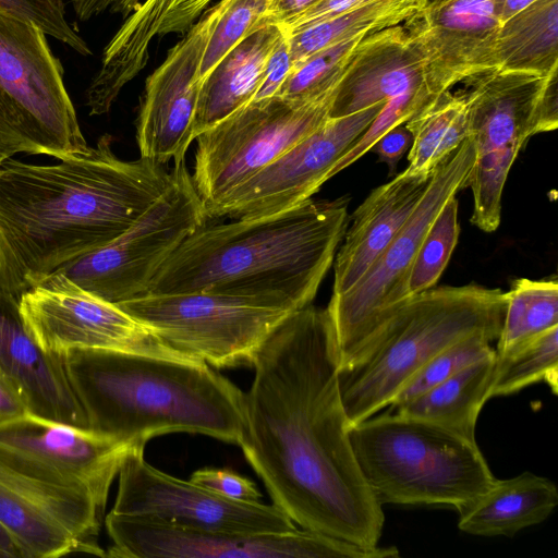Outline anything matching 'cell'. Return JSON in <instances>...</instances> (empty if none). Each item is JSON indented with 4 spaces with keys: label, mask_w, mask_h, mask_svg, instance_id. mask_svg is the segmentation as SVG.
I'll list each match as a JSON object with an SVG mask.
<instances>
[{
    "label": "cell",
    "mask_w": 558,
    "mask_h": 558,
    "mask_svg": "<svg viewBox=\"0 0 558 558\" xmlns=\"http://www.w3.org/2000/svg\"><path fill=\"white\" fill-rule=\"evenodd\" d=\"M413 136L407 177L429 178L437 166L469 136L468 107L462 93L447 90L405 123Z\"/></svg>",
    "instance_id": "29"
},
{
    "label": "cell",
    "mask_w": 558,
    "mask_h": 558,
    "mask_svg": "<svg viewBox=\"0 0 558 558\" xmlns=\"http://www.w3.org/2000/svg\"><path fill=\"white\" fill-rule=\"evenodd\" d=\"M14 154L15 151L0 140V166Z\"/></svg>",
    "instance_id": "47"
},
{
    "label": "cell",
    "mask_w": 558,
    "mask_h": 558,
    "mask_svg": "<svg viewBox=\"0 0 558 558\" xmlns=\"http://www.w3.org/2000/svg\"><path fill=\"white\" fill-rule=\"evenodd\" d=\"M171 171L128 161L104 135L56 165L0 166V288L19 300L68 263L128 230L168 189Z\"/></svg>",
    "instance_id": "2"
},
{
    "label": "cell",
    "mask_w": 558,
    "mask_h": 558,
    "mask_svg": "<svg viewBox=\"0 0 558 558\" xmlns=\"http://www.w3.org/2000/svg\"><path fill=\"white\" fill-rule=\"evenodd\" d=\"M367 35L362 34L339 41L295 65L277 96L291 100L310 101L336 88Z\"/></svg>",
    "instance_id": "33"
},
{
    "label": "cell",
    "mask_w": 558,
    "mask_h": 558,
    "mask_svg": "<svg viewBox=\"0 0 558 558\" xmlns=\"http://www.w3.org/2000/svg\"><path fill=\"white\" fill-rule=\"evenodd\" d=\"M506 306L496 353H505L558 326L556 278H520L505 292Z\"/></svg>",
    "instance_id": "31"
},
{
    "label": "cell",
    "mask_w": 558,
    "mask_h": 558,
    "mask_svg": "<svg viewBox=\"0 0 558 558\" xmlns=\"http://www.w3.org/2000/svg\"><path fill=\"white\" fill-rule=\"evenodd\" d=\"M292 66L289 44L284 33L267 61L263 83L253 100L276 96L291 73Z\"/></svg>",
    "instance_id": "39"
},
{
    "label": "cell",
    "mask_w": 558,
    "mask_h": 558,
    "mask_svg": "<svg viewBox=\"0 0 558 558\" xmlns=\"http://www.w3.org/2000/svg\"><path fill=\"white\" fill-rule=\"evenodd\" d=\"M252 367L238 445L274 505L301 529L377 547L385 514L350 441L327 308L291 313Z\"/></svg>",
    "instance_id": "1"
},
{
    "label": "cell",
    "mask_w": 558,
    "mask_h": 558,
    "mask_svg": "<svg viewBox=\"0 0 558 558\" xmlns=\"http://www.w3.org/2000/svg\"><path fill=\"white\" fill-rule=\"evenodd\" d=\"M117 305L168 347L216 368L252 366L295 312L274 299L209 291L147 293Z\"/></svg>",
    "instance_id": "9"
},
{
    "label": "cell",
    "mask_w": 558,
    "mask_h": 558,
    "mask_svg": "<svg viewBox=\"0 0 558 558\" xmlns=\"http://www.w3.org/2000/svg\"><path fill=\"white\" fill-rule=\"evenodd\" d=\"M361 473L377 501L454 509L495 481L475 439L390 410L349 428Z\"/></svg>",
    "instance_id": "6"
},
{
    "label": "cell",
    "mask_w": 558,
    "mask_h": 558,
    "mask_svg": "<svg viewBox=\"0 0 558 558\" xmlns=\"http://www.w3.org/2000/svg\"><path fill=\"white\" fill-rule=\"evenodd\" d=\"M348 196L311 197L269 216L205 223L167 258L147 293L260 296L301 310L333 263L348 228Z\"/></svg>",
    "instance_id": "3"
},
{
    "label": "cell",
    "mask_w": 558,
    "mask_h": 558,
    "mask_svg": "<svg viewBox=\"0 0 558 558\" xmlns=\"http://www.w3.org/2000/svg\"><path fill=\"white\" fill-rule=\"evenodd\" d=\"M369 1L372 0H320L288 24L280 26L286 33H292Z\"/></svg>",
    "instance_id": "41"
},
{
    "label": "cell",
    "mask_w": 558,
    "mask_h": 558,
    "mask_svg": "<svg viewBox=\"0 0 558 558\" xmlns=\"http://www.w3.org/2000/svg\"><path fill=\"white\" fill-rule=\"evenodd\" d=\"M222 9L208 39L199 70L203 80L238 44L264 26L272 0H220Z\"/></svg>",
    "instance_id": "35"
},
{
    "label": "cell",
    "mask_w": 558,
    "mask_h": 558,
    "mask_svg": "<svg viewBox=\"0 0 558 558\" xmlns=\"http://www.w3.org/2000/svg\"><path fill=\"white\" fill-rule=\"evenodd\" d=\"M557 505L555 483L525 471L511 478H495L485 492L457 507L458 527L477 536H513L545 521Z\"/></svg>",
    "instance_id": "26"
},
{
    "label": "cell",
    "mask_w": 558,
    "mask_h": 558,
    "mask_svg": "<svg viewBox=\"0 0 558 558\" xmlns=\"http://www.w3.org/2000/svg\"><path fill=\"white\" fill-rule=\"evenodd\" d=\"M111 512L217 533H287L298 527L277 506L227 499L193 482L163 473L132 448L118 474Z\"/></svg>",
    "instance_id": "16"
},
{
    "label": "cell",
    "mask_w": 558,
    "mask_h": 558,
    "mask_svg": "<svg viewBox=\"0 0 558 558\" xmlns=\"http://www.w3.org/2000/svg\"><path fill=\"white\" fill-rule=\"evenodd\" d=\"M492 340L482 335L463 338L438 352L398 392L389 407L420 396L464 367L496 352Z\"/></svg>",
    "instance_id": "36"
},
{
    "label": "cell",
    "mask_w": 558,
    "mask_h": 558,
    "mask_svg": "<svg viewBox=\"0 0 558 558\" xmlns=\"http://www.w3.org/2000/svg\"><path fill=\"white\" fill-rule=\"evenodd\" d=\"M76 19L88 21L104 13L119 14L126 19L144 0H69Z\"/></svg>",
    "instance_id": "42"
},
{
    "label": "cell",
    "mask_w": 558,
    "mask_h": 558,
    "mask_svg": "<svg viewBox=\"0 0 558 558\" xmlns=\"http://www.w3.org/2000/svg\"><path fill=\"white\" fill-rule=\"evenodd\" d=\"M498 69L549 74L558 70V0H535L501 23Z\"/></svg>",
    "instance_id": "28"
},
{
    "label": "cell",
    "mask_w": 558,
    "mask_h": 558,
    "mask_svg": "<svg viewBox=\"0 0 558 558\" xmlns=\"http://www.w3.org/2000/svg\"><path fill=\"white\" fill-rule=\"evenodd\" d=\"M320 0H272L264 25H286Z\"/></svg>",
    "instance_id": "43"
},
{
    "label": "cell",
    "mask_w": 558,
    "mask_h": 558,
    "mask_svg": "<svg viewBox=\"0 0 558 558\" xmlns=\"http://www.w3.org/2000/svg\"><path fill=\"white\" fill-rule=\"evenodd\" d=\"M427 0H372L336 16L286 33L292 69L312 54L362 34L397 26L418 11Z\"/></svg>",
    "instance_id": "30"
},
{
    "label": "cell",
    "mask_w": 558,
    "mask_h": 558,
    "mask_svg": "<svg viewBox=\"0 0 558 558\" xmlns=\"http://www.w3.org/2000/svg\"><path fill=\"white\" fill-rule=\"evenodd\" d=\"M20 312L27 332L48 354L101 350L196 360L168 347L117 304L83 290L60 271L24 292Z\"/></svg>",
    "instance_id": "14"
},
{
    "label": "cell",
    "mask_w": 558,
    "mask_h": 558,
    "mask_svg": "<svg viewBox=\"0 0 558 558\" xmlns=\"http://www.w3.org/2000/svg\"><path fill=\"white\" fill-rule=\"evenodd\" d=\"M385 102L357 112L328 118L259 172L217 203L207 218L251 219L291 208L331 179L340 158L366 131Z\"/></svg>",
    "instance_id": "17"
},
{
    "label": "cell",
    "mask_w": 558,
    "mask_h": 558,
    "mask_svg": "<svg viewBox=\"0 0 558 558\" xmlns=\"http://www.w3.org/2000/svg\"><path fill=\"white\" fill-rule=\"evenodd\" d=\"M505 306L502 290L472 283L430 288L409 298L339 372L350 426L388 408L415 373L446 347L474 335L497 340Z\"/></svg>",
    "instance_id": "5"
},
{
    "label": "cell",
    "mask_w": 558,
    "mask_h": 558,
    "mask_svg": "<svg viewBox=\"0 0 558 558\" xmlns=\"http://www.w3.org/2000/svg\"><path fill=\"white\" fill-rule=\"evenodd\" d=\"M402 25L435 96L498 69L499 0H428Z\"/></svg>",
    "instance_id": "19"
},
{
    "label": "cell",
    "mask_w": 558,
    "mask_h": 558,
    "mask_svg": "<svg viewBox=\"0 0 558 558\" xmlns=\"http://www.w3.org/2000/svg\"><path fill=\"white\" fill-rule=\"evenodd\" d=\"M475 145L468 136L430 175L420 203L389 245L348 292L331 295L340 371L347 368L392 313L409 299L408 277L420 244L445 203L469 186Z\"/></svg>",
    "instance_id": "10"
},
{
    "label": "cell",
    "mask_w": 558,
    "mask_h": 558,
    "mask_svg": "<svg viewBox=\"0 0 558 558\" xmlns=\"http://www.w3.org/2000/svg\"><path fill=\"white\" fill-rule=\"evenodd\" d=\"M112 541L107 556L137 558H388L396 547L366 548L325 534L296 529L287 533H217L151 519L109 512Z\"/></svg>",
    "instance_id": "13"
},
{
    "label": "cell",
    "mask_w": 558,
    "mask_h": 558,
    "mask_svg": "<svg viewBox=\"0 0 558 558\" xmlns=\"http://www.w3.org/2000/svg\"><path fill=\"white\" fill-rule=\"evenodd\" d=\"M338 87L310 101L277 95L252 100L202 132L195 138L191 177L206 215L238 185L326 122Z\"/></svg>",
    "instance_id": "11"
},
{
    "label": "cell",
    "mask_w": 558,
    "mask_h": 558,
    "mask_svg": "<svg viewBox=\"0 0 558 558\" xmlns=\"http://www.w3.org/2000/svg\"><path fill=\"white\" fill-rule=\"evenodd\" d=\"M27 412L21 400L0 381V422Z\"/></svg>",
    "instance_id": "44"
},
{
    "label": "cell",
    "mask_w": 558,
    "mask_h": 558,
    "mask_svg": "<svg viewBox=\"0 0 558 558\" xmlns=\"http://www.w3.org/2000/svg\"><path fill=\"white\" fill-rule=\"evenodd\" d=\"M435 96L402 24L368 34L337 89L329 117L348 116L378 102Z\"/></svg>",
    "instance_id": "22"
},
{
    "label": "cell",
    "mask_w": 558,
    "mask_h": 558,
    "mask_svg": "<svg viewBox=\"0 0 558 558\" xmlns=\"http://www.w3.org/2000/svg\"><path fill=\"white\" fill-rule=\"evenodd\" d=\"M460 234L458 199L450 197L428 227L408 277L409 298L433 288L442 275Z\"/></svg>",
    "instance_id": "34"
},
{
    "label": "cell",
    "mask_w": 558,
    "mask_h": 558,
    "mask_svg": "<svg viewBox=\"0 0 558 558\" xmlns=\"http://www.w3.org/2000/svg\"><path fill=\"white\" fill-rule=\"evenodd\" d=\"M429 179L399 173L374 189L354 210L332 263L333 296L348 292L363 278L411 216Z\"/></svg>",
    "instance_id": "24"
},
{
    "label": "cell",
    "mask_w": 558,
    "mask_h": 558,
    "mask_svg": "<svg viewBox=\"0 0 558 558\" xmlns=\"http://www.w3.org/2000/svg\"><path fill=\"white\" fill-rule=\"evenodd\" d=\"M0 558H22L11 535L0 523Z\"/></svg>",
    "instance_id": "45"
},
{
    "label": "cell",
    "mask_w": 558,
    "mask_h": 558,
    "mask_svg": "<svg viewBox=\"0 0 558 558\" xmlns=\"http://www.w3.org/2000/svg\"><path fill=\"white\" fill-rule=\"evenodd\" d=\"M413 136L404 123L388 130L369 150L377 154L380 161L387 163L390 174L396 171L401 157L410 149Z\"/></svg>",
    "instance_id": "40"
},
{
    "label": "cell",
    "mask_w": 558,
    "mask_h": 558,
    "mask_svg": "<svg viewBox=\"0 0 558 558\" xmlns=\"http://www.w3.org/2000/svg\"><path fill=\"white\" fill-rule=\"evenodd\" d=\"M222 9L221 1L203 13L147 77L136 120L142 158L165 165L184 159L195 140L194 120L202 85L203 56Z\"/></svg>",
    "instance_id": "20"
},
{
    "label": "cell",
    "mask_w": 558,
    "mask_h": 558,
    "mask_svg": "<svg viewBox=\"0 0 558 558\" xmlns=\"http://www.w3.org/2000/svg\"><path fill=\"white\" fill-rule=\"evenodd\" d=\"M61 356L88 428L138 449L178 432L238 445L244 392L207 363L101 350Z\"/></svg>",
    "instance_id": "4"
},
{
    "label": "cell",
    "mask_w": 558,
    "mask_h": 558,
    "mask_svg": "<svg viewBox=\"0 0 558 558\" xmlns=\"http://www.w3.org/2000/svg\"><path fill=\"white\" fill-rule=\"evenodd\" d=\"M496 352L456 373L408 402L388 410L428 421L475 439V426L490 399Z\"/></svg>",
    "instance_id": "27"
},
{
    "label": "cell",
    "mask_w": 558,
    "mask_h": 558,
    "mask_svg": "<svg viewBox=\"0 0 558 558\" xmlns=\"http://www.w3.org/2000/svg\"><path fill=\"white\" fill-rule=\"evenodd\" d=\"M535 0H499L501 23L520 12Z\"/></svg>",
    "instance_id": "46"
},
{
    "label": "cell",
    "mask_w": 558,
    "mask_h": 558,
    "mask_svg": "<svg viewBox=\"0 0 558 558\" xmlns=\"http://www.w3.org/2000/svg\"><path fill=\"white\" fill-rule=\"evenodd\" d=\"M102 514L88 495L39 481L0 458V523L22 558L106 556L97 544Z\"/></svg>",
    "instance_id": "18"
},
{
    "label": "cell",
    "mask_w": 558,
    "mask_h": 558,
    "mask_svg": "<svg viewBox=\"0 0 558 558\" xmlns=\"http://www.w3.org/2000/svg\"><path fill=\"white\" fill-rule=\"evenodd\" d=\"M133 447L88 427L29 412L0 422V458L39 481L88 495L104 513Z\"/></svg>",
    "instance_id": "15"
},
{
    "label": "cell",
    "mask_w": 558,
    "mask_h": 558,
    "mask_svg": "<svg viewBox=\"0 0 558 558\" xmlns=\"http://www.w3.org/2000/svg\"><path fill=\"white\" fill-rule=\"evenodd\" d=\"M558 391V326L505 353H496L489 398L517 393L538 381Z\"/></svg>",
    "instance_id": "32"
},
{
    "label": "cell",
    "mask_w": 558,
    "mask_h": 558,
    "mask_svg": "<svg viewBox=\"0 0 558 558\" xmlns=\"http://www.w3.org/2000/svg\"><path fill=\"white\" fill-rule=\"evenodd\" d=\"M557 72L494 69L463 82L476 151L468 186L471 222L482 231L499 227L504 186L519 151L533 135L558 126Z\"/></svg>",
    "instance_id": "7"
},
{
    "label": "cell",
    "mask_w": 558,
    "mask_h": 558,
    "mask_svg": "<svg viewBox=\"0 0 558 558\" xmlns=\"http://www.w3.org/2000/svg\"><path fill=\"white\" fill-rule=\"evenodd\" d=\"M280 25L266 24L232 48L203 80L195 112V138L258 92L267 61L283 37Z\"/></svg>",
    "instance_id": "25"
},
{
    "label": "cell",
    "mask_w": 558,
    "mask_h": 558,
    "mask_svg": "<svg viewBox=\"0 0 558 558\" xmlns=\"http://www.w3.org/2000/svg\"><path fill=\"white\" fill-rule=\"evenodd\" d=\"M190 481L230 500L260 501L262 494L256 485L231 470L203 468L193 472Z\"/></svg>",
    "instance_id": "38"
},
{
    "label": "cell",
    "mask_w": 558,
    "mask_h": 558,
    "mask_svg": "<svg viewBox=\"0 0 558 558\" xmlns=\"http://www.w3.org/2000/svg\"><path fill=\"white\" fill-rule=\"evenodd\" d=\"M0 381L27 412L88 427L61 355L44 352L24 325L20 300L0 288Z\"/></svg>",
    "instance_id": "21"
},
{
    "label": "cell",
    "mask_w": 558,
    "mask_h": 558,
    "mask_svg": "<svg viewBox=\"0 0 558 558\" xmlns=\"http://www.w3.org/2000/svg\"><path fill=\"white\" fill-rule=\"evenodd\" d=\"M0 140L15 154L62 160L88 145L46 34L0 13Z\"/></svg>",
    "instance_id": "8"
},
{
    "label": "cell",
    "mask_w": 558,
    "mask_h": 558,
    "mask_svg": "<svg viewBox=\"0 0 558 558\" xmlns=\"http://www.w3.org/2000/svg\"><path fill=\"white\" fill-rule=\"evenodd\" d=\"M428 1V0H427Z\"/></svg>",
    "instance_id": "48"
},
{
    "label": "cell",
    "mask_w": 558,
    "mask_h": 558,
    "mask_svg": "<svg viewBox=\"0 0 558 558\" xmlns=\"http://www.w3.org/2000/svg\"><path fill=\"white\" fill-rule=\"evenodd\" d=\"M213 0H144L104 49L86 90L92 116L110 111L123 87L146 66L156 37L186 33Z\"/></svg>",
    "instance_id": "23"
},
{
    "label": "cell",
    "mask_w": 558,
    "mask_h": 558,
    "mask_svg": "<svg viewBox=\"0 0 558 558\" xmlns=\"http://www.w3.org/2000/svg\"><path fill=\"white\" fill-rule=\"evenodd\" d=\"M0 13L28 22L82 56L92 53L65 19L64 0H0Z\"/></svg>",
    "instance_id": "37"
},
{
    "label": "cell",
    "mask_w": 558,
    "mask_h": 558,
    "mask_svg": "<svg viewBox=\"0 0 558 558\" xmlns=\"http://www.w3.org/2000/svg\"><path fill=\"white\" fill-rule=\"evenodd\" d=\"M171 173L168 189L128 230L57 271L113 304L146 294L167 258L207 220L184 159Z\"/></svg>",
    "instance_id": "12"
}]
</instances>
